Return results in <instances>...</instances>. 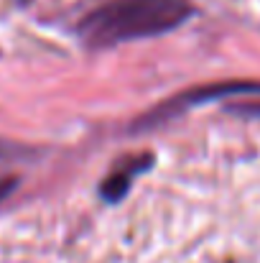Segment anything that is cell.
I'll use <instances>...</instances> for the list:
<instances>
[{"instance_id": "cell-1", "label": "cell", "mask_w": 260, "mask_h": 263, "mask_svg": "<svg viewBox=\"0 0 260 263\" xmlns=\"http://www.w3.org/2000/svg\"><path fill=\"white\" fill-rule=\"evenodd\" d=\"M191 13L194 8L186 0H107L82 18L79 36L89 49H107L169 33Z\"/></svg>"}, {"instance_id": "cell-2", "label": "cell", "mask_w": 260, "mask_h": 263, "mask_svg": "<svg viewBox=\"0 0 260 263\" xmlns=\"http://www.w3.org/2000/svg\"><path fill=\"white\" fill-rule=\"evenodd\" d=\"M148 164H151V156H141V161H128V164L117 166L112 174L105 179V184H102V197H105L107 202H117V199L128 192L133 176L138 174V172H143Z\"/></svg>"}, {"instance_id": "cell-3", "label": "cell", "mask_w": 260, "mask_h": 263, "mask_svg": "<svg viewBox=\"0 0 260 263\" xmlns=\"http://www.w3.org/2000/svg\"><path fill=\"white\" fill-rule=\"evenodd\" d=\"M15 186H18V179H15V176L0 174V202H3V199H5V197H8L13 189H15Z\"/></svg>"}]
</instances>
